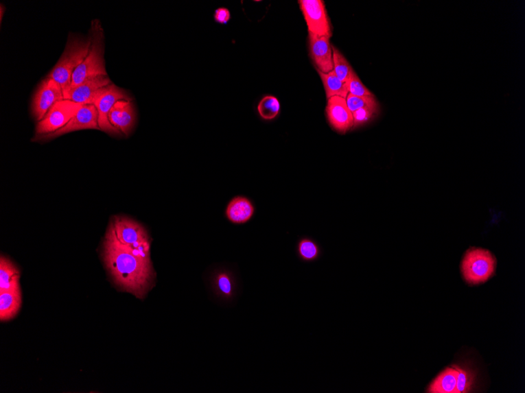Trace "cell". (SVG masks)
Listing matches in <instances>:
<instances>
[{
  "label": "cell",
  "instance_id": "cell-20",
  "mask_svg": "<svg viewBox=\"0 0 525 393\" xmlns=\"http://www.w3.org/2000/svg\"><path fill=\"white\" fill-rule=\"evenodd\" d=\"M334 71L338 79L346 84L350 78L353 69L351 68L347 60L343 56L337 48L332 46Z\"/></svg>",
  "mask_w": 525,
  "mask_h": 393
},
{
  "label": "cell",
  "instance_id": "cell-10",
  "mask_svg": "<svg viewBox=\"0 0 525 393\" xmlns=\"http://www.w3.org/2000/svg\"><path fill=\"white\" fill-rule=\"evenodd\" d=\"M120 100H131L126 91L111 84L107 91L102 94L94 104L99 113V126L102 131L111 135H120L117 130L113 127L109 120V113L115 104Z\"/></svg>",
  "mask_w": 525,
  "mask_h": 393
},
{
  "label": "cell",
  "instance_id": "cell-15",
  "mask_svg": "<svg viewBox=\"0 0 525 393\" xmlns=\"http://www.w3.org/2000/svg\"><path fill=\"white\" fill-rule=\"evenodd\" d=\"M226 214L231 222L244 224L251 219L254 214V207L250 200L237 196L227 206Z\"/></svg>",
  "mask_w": 525,
  "mask_h": 393
},
{
  "label": "cell",
  "instance_id": "cell-3",
  "mask_svg": "<svg viewBox=\"0 0 525 393\" xmlns=\"http://www.w3.org/2000/svg\"><path fill=\"white\" fill-rule=\"evenodd\" d=\"M104 34L100 21H92L90 32L91 38L90 51L84 62L74 71L70 90L82 84L84 81L89 79L107 75L104 60Z\"/></svg>",
  "mask_w": 525,
  "mask_h": 393
},
{
  "label": "cell",
  "instance_id": "cell-18",
  "mask_svg": "<svg viewBox=\"0 0 525 393\" xmlns=\"http://www.w3.org/2000/svg\"><path fill=\"white\" fill-rule=\"evenodd\" d=\"M20 272L12 261L1 256L0 261V292L20 289Z\"/></svg>",
  "mask_w": 525,
  "mask_h": 393
},
{
  "label": "cell",
  "instance_id": "cell-12",
  "mask_svg": "<svg viewBox=\"0 0 525 393\" xmlns=\"http://www.w3.org/2000/svg\"><path fill=\"white\" fill-rule=\"evenodd\" d=\"M327 114L330 125L340 134H346L353 128V113L349 110L345 98L333 97L328 99Z\"/></svg>",
  "mask_w": 525,
  "mask_h": 393
},
{
  "label": "cell",
  "instance_id": "cell-19",
  "mask_svg": "<svg viewBox=\"0 0 525 393\" xmlns=\"http://www.w3.org/2000/svg\"><path fill=\"white\" fill-rule=\"evenodd\" d=\"M318 73L322 79L328 99L333 97H340L346 99L349 95L347 86L338 79L334 70L329 73H323L318 70Z\"/></svg>",
  "mask_w": 525,
  "mask_h": 393
},
{
  "label": "cell",
  "instance_id": "cell-1",
  "mask_svg": "<svg viewBox=\"0 0 525 393\" xmlns=\"http://www.w3.org/2000/svg\"><path fill=\"white\" fill-rule=\"evenodd\" d=\"M104 259L116 285L124 291L143 299L153 287L155 274L151 260L134 254L131 248L119 241L112 223L106 236Z\"/></svg>",
  "mask_w": 525,
  "mask_h": 393
},
{
  "label": "cell",
  "instance_id": "cell-23",
  "mask_svg": "<svg viewBox=\"0 0 525 393\" xmlns=\"http://www.w3.org/2000/svg\"><path fill=\"white\" fill-rule=\"evenodd\" d=\"M378 112V104L377 105L362 108L355 111L353 113V128L371 122L373 118L377 116Z\"/></svg>",
  "mask_w": 525,
  "mask_h": 393
},
{
  "label": "cell",
  "instance_id": "cell-7",
  "mask_svg": "<svg viewBox=\"0 0 525 393\" xmlns=\"http://www.w3.org/2000/svg\"><path fill=\"white\" fill-rule=\"evenodd\" d=\"M100 130L99 126V113L94 105H86L81 107L75 117L63 128L55 132L47 134H35L32 141H47L60 137V136L73 131L81 130Z\"/></svg>",
  "mask_w": 525,
  "mask_h": 393
},
{
  "label": "cell",
  "instance_id": "cell-6",
  "mask_svg": "<svg viewBox=\"0 0 525 393\" xmlns=\"http://www.w3.org/2000/svg\"><path fill=\"white\" fill-rule=\"evenodd\" d=\"M117 238L122 244L150 253V242L145 229L126 217H115L113 222Z\"/></svg>",
  "mask_w": 525,
  "mask_h": 393
},
{
  "label": "cell",
  "instance_id": "cell-13",
  "mask_svg": "<svg viewBox=\"0 0 525 393\" xmlns=\"http://www.w3.org/2000/svg\"><path fill=\"white\" fill-rule=\"evenodd\" d=\"M310 53L318 70L329 73L334 70L332 47L329 38L310 34Z\"/></svg>",
  "mask_w": 525,
  "mask_h": 393
},
{
  "label": "cell",
  "instance_id": "cell-2",
  "mask_svg": "<svg viewBox=\"0 0 525 393\" xmlns=\"http://www.w3.org/2000/svg\"><path fill=\"white\" fill-rule=\"evenodd\" d=\"M91 45V36L84 39L82 37L70 34L62 56L51 70V73L48 75L47 78L55 80L60 84L64 97L67 95L71 88L74 71L88 56Z\"/></svg>",
  "mask_w": 525,
  "mask_h": 393
},
{
  "label": "cell",
  "instance_id": "cell-28",
  "mask_svg": "<svg viewBox=\"0 0 525 393\" xmlns=\"http://www.w3.org/2000/svg\"><path fill=\"white\" fill-rule=\"evenodd\" d=\"M231 17L230 10L225 8H220L215 10L214 19L215 23L226 25L229 23Z\"/></svg>",
  "mask_w": 525,
  "mask_h": 393
},
{
  "label": "cell",
  "instance_id": "cell-5",
  "mask_svg": "<svg viewBox=\"0 0 525 393\" xmlns=\"http://www.w3.org/2000/svg\"><path fill=\"white\" fill-rule=\"evenodd\" d=\"M82 105L63 99L55 104L36 128V134H47L61 129L78 114Z\"/></svg>",
  "mask_w": 525,
  "mask_h": 393
},
{
  "label": "cell",
  "instance_id": "cell-26",
  "mask_svg": "<svg viewBox=\"0 0 525 393\" xmlns=\"http://www.w3.org/2000/svg\"><path fill=\"white\" fill-rule=\"evenodd\" d=\"M346 86H347L349 94L355 96H373L372 93L362 83L354 70L351 72L349 80L346 82Z\"/></svg>",
  "mask_w": 525,
  "mask_h": 393
},
{
  "label": "cell",
  "instance_id": "cell-24",
  "mask_svg": "<svg viewBox=\"0 0 525 393\" xmlns=\"http://www.w3.org/2000/svg\"><path fill=\"white\" fill-rule=\"evenodd\" d=\"M458 370V384L456 393H465L470 392L474 384L475 375L469 369L459 367L457 365Z\"/></svg>",
  "mask_w": 525,
  "mask_h": 393
},
{
  "label": "cell",
  "instance_id": "cell-8",
  "mask_svg": "<svg viewBox=\"0 0 525 393\" xmlns=\"http://www.w3.org/2000/svg\"><path fill=\"white\" fill-rule=\"evenodd\" d=\"M299 4L310 34L331 37V25L324 2L322 0H301Z\"/></svg>",
  "mask_w": 525,
  "mask_h": 393
},
{
  "label": "cell",
  "instance_id": "cell-29",
  "mask_svg": "<svg viewBox=\"0 0 525 393\" xmlns=\"http://www.w3.org/2000/svg\"><path fill=\"white\" fill-rule=\"evenodd\" d=\"M3 10H4L3 6V4H1V20L3 19Z\"/></svg>",
  "mask_w": 525,
  "mask_h": 393
},
{
  "label": "cell",
  "instance_id": "cell-16",
  "mask_svg": "<svg viewBox=\"0 0 525 393\" xmlns=\"http://www.w3.org/2000/svg\"><path fill=\"white\" fill-rule=\"evenodd\" d=\"M21 305V289L0 292V320L13 319L19 313Z\"/></svg>",
  "mask_w": 525,
  "mask_h": 393
},
{
  "label": "cell",
  "instance_id": "cell-9",
  "mask_svg": "<svg viewBox=\"0 0 525 393\" xmlns=\"http://www.w3.org/2000/svg\"><path fill=\"white\" fill-rule=\"evenodd\" d=\"M63 99L60 84L50 78L43 80L32 100V111L36 122H40L56 102Z\"/></svg>",
  "mask_w": 525,
  "mask_h": 393
},
{
  "label": "cell",
  "instance_id": "cell-27",
  "mask_svg": "<svg viewBox=\"0 0 525 393\" xmlns=\"http://www.w3.org/2000/svg\"><path fill=\"white\" fill-rule=\"evenodd\" d=\"M216 287L219 291L226 298H231L234 291V283H233L231 277L226 272H222L215 279Z\"/></svg>",
  "mask_w": 525,
  "mask_h": 393
},
{
  "label": "cell",
  "instance_id": "cell-4",
  "mask_svg": "<svg viewBox=\"0 0 525 393\" xmlns=\"http://www.w3.org/2000/svg\"><path fill=\"white\" fill-rule=\"evenodd\" d=\"M496 259L489 250L482 248H470L461 264L463 278L470 285H478L488 281L494 275Z\"/></svg>",
  "mask_w": 525,
  "mask_h": 393
},
{
  "label": "cell",
  "instance_id": "cell-17",
  "mask_svg": "<svg viewBox=\"0 0 525 393\" xmlns=\"http://www.w3.org/2000/svg\"><path fill=\"white\" fill-rule=\"evenodd\" d=\"M457 384V365H453L438 375L428 391L431 393H456Z\"/></svg>",
  "mask_w": 525,
  "mask_h": 393
},
{
  "label": "cell",
  "instance_id": "cell-14",
  "mask_svg": "<svg viewBox=\"0 0 525 393\" xmlns=\"http://www.w3.org/2000/svg\"><path fill=\"white\" fill-rule=\"evenodd\" d=\"M109 120L121 134L128 135L135 123V112L131 100L118 101L109 113Z\"/></svg>",
  "mask_w": 525,
  "mask_h": 393
},
{
  "label": "cell",
  "instance_id": "cell-22",
  "mask_svg": "<svg viewBox=\"0 0 525 393\" xmlns=\"http://www.w3.org/2000/svg\"><path fill=\"white\" fill-rule=\"evenodd\" d=\"M297 250H299L300 259L304 261H316L321 254L320 248L317 243L308 238L300 240Z\"/></svg>",
  "mask_w": 525,
  "mask_h": 393
},
{
  "label": "cell",
  "instance_id": "cell-25",
  "mask_svg": "<svg viewBox=\"0 0 525 393\" xmlns=\"http://www.w3.org/2000/svg\"><path fill=\"white\" fill-rule=\"evenodd\" d=\"M346 102L351 113L355 112L362 108L377 105L375 95L373 96H355L349 94L346 97Z\"/></svg>",
  "mask_w": 525,
  "mask_h": 393
},
{
  "label": "cell",
  "instance_id": "cell-11",
  "mask_svg": "<svg viewBox=\"0 0 525 393\" xmlns=\"http://www.w3.org/2000/svg\"><path fill=\"white\" fill-rule=\"evenodd\" d=\"M112 83L107 75H101L84 82L82 84L70 90L64 99L71 100L80 105H94L97 99L107 91Z\"/></svg>",
  "mask_w": 525,
  "mask_h": 393
},
{
  "label": "cell",
  "instance_id": "cell-21",
  "mask_svg": "<svg viewBox=\"0 0 525 393\" xmlns=\"http://www.w3.org/2000/svg\"><path fill=\"white\" fill-rule=\"evenodd\" d=\"M258 112L265 120H272L278 117L280 112V103L274 96H265L259 102Z\"/></svg>",
  "mask_w": 525,
  "mask_h": 393
}]
</instances>
